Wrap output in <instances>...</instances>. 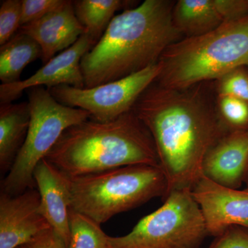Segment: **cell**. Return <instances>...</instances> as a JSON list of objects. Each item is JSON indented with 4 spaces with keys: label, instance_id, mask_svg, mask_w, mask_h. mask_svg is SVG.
I'll list each match as a JSON object with an SVG mask.
<instances>
[{
    "label": "cell",
    "instance_id": "obj_21",
    "mask_svg": "<svg viewBox=\"0 0 248 248\" xmlns=\"http://www.w3.org/2000/svg\"><path fill=\"white\" fill-rule=\"evenodd\" d=\"M213 84L217 95L248 102V66L234 68L213 81Z\"/></svg>",
    "mask_w": 248,
    "mask_h": 248
},
{
    "label": "cell",
    "instance_id": "obj_4",
    "mask_svg": "<svg viewBox=\"0 0 248 248\" xmlns=\"http://www.w3.org/2000/svg\"><path fill=\"white\" fill-rule=\"evenodd\" d=\"M158 63L161 72L156 81L170 89L215 81L234 68L248 66V16L178 41Z\"/></svg>",
    "mask_w": 248,
    "mask_h": 248
},
{
    "label": "cell",
    "instance_id": "obj_7",
    "mask_svg": "<svg viewBox=\"0 0 248 248\" xmlns=\"http://www.w3.org/2000/svg\"><path fill=\"white\" fill-rule=\"evenodd\" d=\"M209 236L191 190L170 192L156 211L142 218L130 232L109 236V248H200Z\"/></svg>",
    "mask_w": 248,
    "mask_h": 248
},
{
    "label": "cell",
    "instance_id": "obj_2",
    "mask_svg": "<svg viewBox=\"0 0 248 248\" xmlns=\"http://www.w3.org/2000/svg\"><path fill=\"white\" fill-rule=\"evenodd\" d=\"M175 1L145 0L115 16L81 59L85 88L123 79L156 64L170 46L184 38L172 22Z\"/></svg>",
    "mask_w": 248,
    "mask_h": 248
},
{
    "label": "cell",
    "instance_id": "obj_1",
    "mask_svg": "<svg viewBox=\"0 0 248 248\" xmlns=\"http://www.w3.org/2000/svg\"><path fill=\"white\" fill-rule=\"evenodd\" d=\"M132 111L153 136L169 194L192 190L202 177L205 155L228 133L217 112L213 81L170 89L155 80Z\"/></svg>",
    "mask_w": 248,
    "mask_h": 248
},
{
    "label": "cell",
    "instance_id": "obj_24",
    "mask_svg": "<svg viewBox=\"0 0 248 248\" xmlns=\"http://www.w3.org/2000/svg\"><path fill=\"white\" fill-rule=\"evenodd\" d=\"M209 248H248V226L229 227L215 237Z\"/></svg>",
    "mask_w": 248,
    "mask_h": 248
},
{
    "label": "cell",
    "instance_id": "obj_15",
    "mask_svg": "<svg viewBox=\"0 0 248 248\" xmlns=\"http://www.w3.org/2000/svg\"><path fill=\"white\" fill-rule=\"evenodd\" d=\"M29 102L1 104L0 170L7 174L25 142L30 124Z\"/></svg>",
    "mask_w": 248,
    "mask_h": 248
},
{
    "label": "cell",
    "instance_id": "obj_22",
    "mask_svg": "<svg viewBox=\"0 0 248 248\" xmlns=\"http://www.w3.org/2000/svg\"><path fill=\"white\" fill-rule=\"evenodd\" d=\"M21 0H3L0 6V45L11 40L21 27Z\"/></svg>",
    "mask_w": 248,
    "mask_h": 248
},
{
    "label": "cell",
    "instance_id": "obj_28",
    "mask_svg": "<svg viewBox=\"0 0 248 248\" xmlns=\"http://www.w3.org/2000/svg\"></svg>",
    "mask_w": 248,
    "mask_h": 248
},
{
    "label": "cell",
    "instance_id": "obj_11",
    "mask_svg": "<svg viewBox=\"0 0 248 248\" xmlns=\"http://www.w3.org/2000/svg\"><path fill=\"white\" fill-rule=\"evenodd\" d=\"M38 190L29 189L17 195L0 194V248H19L50 229L39 213Z\"/></svg>",
    "mask_w": 248,
    "mask_h": 248
},
{
    "label": "cell",
    "instance_id": "obj_27",
    "mask_svg": "<svg viewBox=\"0 0 248 248\" xmlns=\"http://www.w3.org/2000/svg\"><path fill=\"white\" fill-rule=\"evenodd\" d=\"M244 184L247 185V188H248V165L247 170H246V176H245Z\"/></svg>",
    "mask_w": 248,
    "mask_h": 248
},
{
    "label": "cell",
    "instance_id": "obj_6",
    "mask_svg": "<svg viewBox=\"0 0 248 248\" xmlns=\"http://www.w3.org/2000/svg\"><path fill=\"white\" fill-rule=\"evenodd\" d=\"M31 120L25 142L1 182V192L17 195L36 187V166L45 159L62 133L91 118L87 111L59 103L43 86L27 90Z\"/></svg>",
    "mask_w": 248,
    "mask_h": 248
},
{
    "label": "cell",
    "instance_id": "obj_16",
    "mask_svg": "<svg viewBox=\"0 0 248 248\" xmlns=\"http://www.w3.org/2000/svg\"><path fill=\"white\" fill-rule=\"evenodd\" d=\"M173 24L184 37H198L223 24L215 0H178L173 7Z\"/></svg>",
    "mask_w": 248,
    "mask_h": 248
},
{
    "label": "cell",
    "instance_id": "obj_26",
    "mask_svg": "<svg viewBox=\"0 0 248 248\" xmlns=\"http://www.w3.org/2000/svg\"><path fill=\"white\" fill-rule=\"evenodd\" d=\"M22 248H67V245L61 236L53 229H48L41 233L29 244Z\"/></svg>",
    "mask_w": 248,
    "mask_h": 248
},
{
    "label": "cell",
    "instance_id": "obj_17",
    "mask_svg": "<svg viewBox=\"0 0 248 248\" xmlns=\"http://www.w3.org/2000/svg\"><path fill=\"white\" fill-rule=\"evenodd\" d=\"M39 58H42V50L38 43L29 35L18 32L0 47V79L2 84L20 81L24 68Z\"/></svg>",
    "mask_w": 248,
    "mask_h": 248
},
{
    "label": "cell",
    "instance_id": "obj_14",
    "mask_svg": "<svg viewBox=\"0 0 248 248\" xmlns=\"http://www.w3.org/2000/svg\"><path fill=\"white\" fill-rule=\"evenodd\" d=\"M18 32L32 37L40 45L44 65L55 54L72 46L86 30L75 14L73 1L35 22L22 26Z\"/></svg>",
    "mask_w": 248,
    "mask_h": 248
},
{
    "label": "cell",
    "instance_id": "obj_25",
    "mask_svg": "<svg viewBox=\"0 0 248 248\" xmlns=\"http://www.w3.org/2000/svg\"><path fill=\"white\" fill-rule=\"evenodd\" d=\"M215 3L223 22L248 16V0H215Z\"/></svg>",
    "mask_w": 248,
    "mask_h": 248
},
{
    "label": "cell",
    "instance_id": "obj_10",
    "mask_svg": "<svg viewBox=\"0 0 248 248\" xmlns=\"http://www.w3.org/2000/svg\"><path fill=\"white\" fill-rule=\"evenodd\" d=\"M191 192L209 236L216 237L232 226H248V188H230L202 176Z\"/></svg>",
    "mask_w": 248,
    "mask_h": 248
},
{
    "label": "cell",
    "instance_id": "obj_3",
    "mask_svg": "<svg viewBox=\"0 0 248 248\" xmlns=\"http://www.w3.org/2000/svg\"><path fill=\"white\" fill-rule=\"evenodd\" d=\"M45 159L68 177L124 166H160L154 140L133 111L109 122L90 118L67 128Z\"/></svg>",
    "mask_w": 248,
    "mask_h": 248
},
{
    "label": "cell",
    "instance_id": "obj_23",
    "mask_svg": "<svg viewBox=\"0 0 248 248\" xmlns=\"http://www.w3.org/2000/svg\"><path fill=\"white\" fill-rule=\"evenodd\" d=\"M67 0H22L21 27L35 22L66 4Z\"/></svg>",
    "mask_w": 248,
    "mask_h": 248
},
{
    "label": "cell",
    "instance_id": "obj_9",
    "mask_svg": "<svg viewBox=\"0 0 248 248\" xmlns=\"http://www.w3.org/2000/svg\"><path fill=\"white\" fill-rule=\"evenodd\" d=\"M92 41L85 32L72 46L54 57L30 78L17 82L0 86V104H10L20 97L24 91L37 86L51 89L68 85L78 89L85 88L81 69L83 57L93 48Z\"/></svg>",
    "mask_w": 248,
    "mask_h": 248
},
{
    "label": "cell",
    "instance_id": "obj_12",
    "mask_svg": "<svg viewBox=\"0 0 248 248\" xmlns=\"http://www.w3.org/2000/svg\"><path fill=\"white\" fill-rule=\"evenodd\" d=\"M248 165V129L221 137L204 157L202 176L218 185L239 189Z\"/></svg>",
    "mask_w": 248,
    "mask_h": 248
},
{
    "label": "cell",
    "instance_id": "obj_13",
    "mask_svg": "<svg viewBox=\"0 0 248 248\" xmlns=\"http://www.w3.org/2000/svg\"><path fill=\"white\" fill-rule=\"evenodd\" d=\"M33 177L40 197L39 213L68 247L71 210L68 177L45 159L36 166Z\"/></svg>",
    "mask_w": 248,
    "mask_h": 248
},
{
    "label": "cell",
    "instance_id": "obj_20",
    "mask_svg": "<svg viewBox=\"0 0 248 248\" xmlns=\"http://www.w3.org/2000/svg\"><path fill=\"white\" fill-rule=\"evenodd\" d=\"M217 109L223 126L228 133L248 129V102L217 94Z\"/></svg>",
    "mask_w": 248,
    "mask_h": 248
},
{
    "label": "cell",
    "instance_id": "obj_5",
    "mask_svg": "<svg viewBox=\"0 0 248 248\" xmlns=\"http://www.w3.org/2000/svg\"><path fill=\"white\" fill-rule=\"evenodd\" d=\"M68 180L71 210L100 225L153 199L164 201L169 195L167 179L160 166H124Z\"/></svg>",
    "mask_w": 248,
    "mask_h": 248
},
{
    "label": "cell",
    "instance_id": "obj_18",
    "mask_svg": "<svg viewBox=\"0 0 248 248\" xmlns=\"http://www.w3.org/2000/svg\"><path fill=\"white\" fill-rule=\"evenodd\" d=\"M130 4V1L122 0L73 1L76 17L85 28L93 46L102 38L115 13Z\"/></svg>",
    "mask_w": 248,
    "mask_h": 248
},
{
    "label": "cell",
    "instance_id": "obj_19",
    "mask_svg": "<svg viewBox=\"0 0 248 248\" xmlns=\"http://www.w3.org/2000/svg\"><path fill=\"white\" fill-rule=\"evenodd\" d=\"M70 239L67 248H109L101 225L82 214L70 210Z\"/></svg>",
    "mask_w": 248,
    "mask_h": 248
},
{
    "label": "cell",
    "instance_id": "obj_8",
    "mask_svg": "<svg viewBox=\"0 0 248 248\" xmlns=\"http://www.w3.org/2000/svg\"><path fill=\"white\" fill-rule=\"evenodd\" d=\"M160 72L157 63L132 76L95 87L78 89L60 85L48 91L60 104L87 111L93 120L109 122L131 111L139 97L157 79Z\"/></svg>",
    "mask_w": 248,
    "mask_h": 248
}]
</instances>
